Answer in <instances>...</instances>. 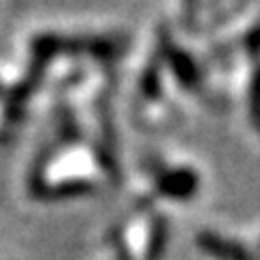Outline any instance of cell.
Returning a JSON list of instances; mask_svg holds the SVG:
<instances>
[{
  "instance_id": "1",
  "label": "cell",
  "mask_w": 260,
  "mask_h": 260,
  "mask_svg": "<svg viewBox=\"0 0 260 260\" xmlns=\"http://www.w3.org/2000/svg\"><path fill=\"white\" fill-rule=\"evenodd\" d=\"M200 245L204 247L210 256H215L219 260H258L247 247L239 245L230 239H223L219 234L213 232H204L200 237Z\"/></svg>"
},
{
  "instance_id": "2",
  "label": "cell",
  "mask_w": 260,
  "mask_h": 260,
  "mask_svg": "<svg viewBox=\"0 0 260 260\" xmlns=\"http://www.w3.org/2000/svg\"><path fill=\"white\" fill-rule=\"evenodd\" d=\"M247 100H249V115L254 119V124L260 128V65L254 70V74H251Z\"/></svg>"
},
{
  "instance_id": "3",
  "label": "cell",
  "mask_w": 260,
  "mask_h": 260,
  "mask_svg": "<svg viewBox=\"0 0 260 260\" xmlns=\"http://www.w3.org/2000/svg\"><path fill=\"white\" fill-rule=\"evenodd\" d=\"M245 48L251 56H260V26L249 30V35L245 37Z\"/></svg>"
}]
</instances>
